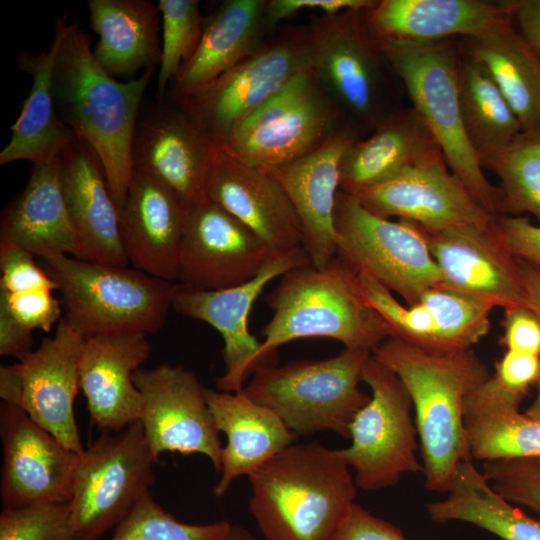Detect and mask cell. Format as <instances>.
<instances>
[{"mask_svg":"<svg viewBox=\"0 0 540 540\" xmlns=\"http://www.w3.org/2000/svg\"><path fill=\"white\" fill-rule=\"evenodd\" d=\"M188 210L166 186L134 169L119 207L123 247L135 269L153 277L178 280Z\"/></svg>","mask_w":540,"mask_h":540,"instance_id":"obj_26","label":"cell"},{"mask_svg":"<svg viewBox=\"0 0 540 540\" xmlns=\"http://www.w3.org/2000/svg\"><path fill=\"white\" fill-rule=\"evenodd\" d=\"M61 292L63 318L85 338L160 331L178 282L138 269L81 260L67 255L41 258Z\"/></svg>","mask_w":540,"mask_h":540,"instance_id":"obj_5","label":"cell"},{"mask_svg":"<svg viewBox=\"0 0 540 540\" xmlns=\"http://www.w3.org/2000/svg\"><path fill=\"white\" fill-rule=\"evenodd\" d=\"M513 0H377L367 21L384 41L421 45L483 38L513 23Z\"/></svg>","mask_w":540,"mask_h":540,"instance_id":"obj_25","label":"cell"},{"mask_svg":"<svg viewBox=\"0 0 540 540\" xmlns=\"http://www.w3.org/2000/svg\"><path fill=\"white\" fill-rule=\"evenodd\" d=\"M151 345L140 332L85 338L79 361L80 389L91 423L115 433L139 422L142 396L133 374L149 358Z\"/></svg>","mask_w":540,"mask_h":540,"instance_id":"obj_24","label":"cell"},{"mask_svg":"<svg viewBox=\"0 0 540 540\" xmlns=\"http://www.w3.org/2000/svg\"><path fill=\"white\" fill-rule=\"evenodd\" d=\"M267 0H227L204 20L200 42L171 83L174 101L195 95L254 53L270 35Z\"/></svg>","mask_w":540,"mask_h":540,"instance_id":"obj_30","label":"cell"},{"mask_svg":"<svg viewBox=\"0 0 540 540\" xmlns=\"http://www.w3.org/2000/svg\"><path fill=\"white\" fill-rule=\"evenodd\" d=\"M366 9L313 16V70L326 93L357 126L373 131L398 109L392 100L381 42Z\"/></svg>","mask_w":540,"mask_h":540,"instance_id":"obj_9","label":"cell"},{"mask_svg":"<svg viewBox=\"0 0 540 540\" xmlns=\"http://www.w3.org/2000/svg\"><path fill=\"white\" fill-rule=\"evenodd\" d=\"M221 540H256L245 528L233 525L229 533Z\"/></svg>","mask_w":540,"mask_h":540,"instance_id":"obj_54","label":"cell"},{"mask_svg":"<svg viewBox=\"0 0 540 540\" xmlns=\"http://www.w3.org/2000/svg\"><path fill=\"white\" fill-rule=\"evenodd\" d=\"M371 355L398 376L410 396L426 488L446 493L458 464L471 458L465 399L490 377L489 368L472 348L433 349L393 336Z\"/></svg>","mask_w":540,"mask_h":540,"instance_id":"obj_2","label":"cell"},{"mask_svg":"<svg viewBox=\"0 0 540 540\" xmlns=\"http://www.w3.org/2000/svg\"><path fill=\"white\" fill-rule=\"evenodd\" d=\"M162 21L161 62L157 74L158 101L200 42L204 20L198 0H160Z\"/></svg>","mask_w":540,"mask_h":540,"instance_id":"obj_40","label":"cell"},{"mask_svg":"<svg viewBox=\"0 0 540 540\" xmlns=\"http://www.w3.org/2000/svg\"><path fill=\"white\" fill-rule=\"evenodd\" d=\"M205 195L249 227L271 253L302 247L300 221L280 183L267 171L242 162L218 146Z\"/></svg>","mask_w":540,"mask_h":540,"instance_id":"obj_22","label":"cell"},{"mask_svg":"<svg viewBox=\"0 0 540 540\" xmlns=\"http://www.w3.org/2000/svg\"><path fill=\"white\" fill-rule=\"evenodd\" d=\"M26 249L0 241V291L18 293L31 290H57L56 282L38 266Z\"/></svg>","mask_w":540,"mask_h":540,"instance_id":"obj_44","label":"cell"},{"mask_svg":"<svg viewBox=\"0 0 540 540\" xmlns=\"http://www.w3.org/2000/svg\"><path fill=\"white\" fill-rule=\"evenodd\" d=\"M377 0H270L265 11V26L269 34L285 19L302 10L321 11L333 16L346 10L369 9Z\"/></svg>","mask_w":540,"mask_h":540,"instance_id":"obj_49","label":"cell"},{"mask_svg":"<svg viewBox=\"0 0 540 540\" xmlns=\"http://www.w3.org/2000/svg\"><path fill=\"white\" fill-rule=\"evenodd\" d=\"M513 24L540 60V0H513Z\"/></svg>","mask_w":540,"mask_h":540,"instance_id":"obj_52","label":"cell"},{"mask_svg":"<svg viewBox=\"0 0 540 540\" xmlns=\"http://www.w3.org/2000/svg\"><path fill=\"white\" fill-rule=\"evenodd\" d=\"M3 509L69 503L79 456L20 407L1 402Z\"/></svg>","mask_w":540,"mask_h":540,"instance_id":"obj_17","label":"cell"},{"mask_svg":"<svg viewBox=\"0 0 540 540\" xmlns=\"http://www.w3.org/2000/svg\"><path fill=\"white\" fill-rule=\"evenodd\" d=\"M265 301L273 315L262 330L261 367L274 364L278 347L301 338H330L372 353L390 336L364 297L357 271L338 256L323 268L308 264L283 274Z\"/></svg>","mask_w":540,"mask_h":540,"instance_id":"obj_4","label":"cell"},{"mask_svg":"<svg viewBox=\"0 0 540 540\" xmlns=\"http://www.w3.org/2000/svg\"><path fill=\"white\" fill-rule=\"evenodd\" d=\"M133 381L142 396L139 422L153 457L163 452L201 454L221 470L222 445L198 376L182 365L139 368Z\"/></svg>","mask_w":540,"mask_h":540,"instance_id":"obj_15","label":"cell"},{"mask_svg":"<svg viewBox=\"0 0 540 540\" xmlns=\"http://www.w3.org/2000/svg\"><path fill=\"white\" fill-rule=\"evenodd\" d=\"M332 540H408L394 524L353 503Z\"/></svg>","mask_w":540,"mask_h":540,"instance_id":"obj_46","label":"cell"},{"mask_svg":"<svg viewBox=\"0 0 540 540\" xmlns=\"http://www.w3.org/2000/svg\"><path fill=\"white\" fill-rule=\"evenodd\" d=\"M67 210L80 244L78 259L128 265L119 207L95 152L77 136L57 158Z\"/></svg>","mask_w":540,"mask_h":540,"instance_id":"obj_27","label":"cell"},{"mask_svg":"<svg viewBox=\"0 0 540 540\" xmlns=\"http://www.w3.org/2000/svg\"><path fill=\"white\" fill-rule=\"evenodd\" d=\"M314 62L311 25L285 26L207 88L174 102L223 147L242 122Z\"/></svg>","mask_w":540,"mask_h":540,"instance_id":"obj_8","label":"cell"},{"mask_svg":"<svg viewBox=\"0 0 540 540\" xmlns=\"http://www.w3.org/2000/svg\"><path fill=\"white\" fill-rule=\"evenodd\" d=\"M57 50L50 47L38 54L19 52V70L32 76L33 84L21 113L11 126V138L0 152V165L27 160L33 164L54 162L76 135L60 119L53 93V67Z\"/></svg>","mask_w":540,"mask_h":540,"instance_id":"obj_34","label":"cell"},{"mask_svg":"<svg viewBox=\"0 0 540 540\" xmlns=\"http://www.w3.org/2000/svg\"><path fill=\"white\" fill-rule=\"evenodd\" d=\"M311 264L303 247L274 253L251 280L219 290H192L180 285L172 307L186 317L215 328L224 341V373L216 379L217 390L238 392L260 364L257 355L261 342L250 333V311L269 282L288 271Z\"/></svg>","mask_w":540,"mask_h":540,"instance_id":"obj_16","label":"cell"},{"mask_svg":"<svg viewBox=\"0 0 540 540\" xmlns=\"http://www.w3.org/2000/svg\"><path fill=\"white\" fill-rule=\"evenodd\" d=\"M350 195L377 216L396 217L428 229L460 225L491 228L496 224V217L475 200L445 159Z\"/></svg>","mask_w":540,"mask_h":540,"instance_id":"obj_21","label":"cell"},{"mask_svg":"<svg viewBox=\"0 0 540 540\" xmlns=\"http://www.w3.org/2000/svg\"><path fill=\"white\" fill-rule=\"evenodd\" d=\"M53 67L56 110L65 125L95 152L118 207L132 175L131 145L140 105L155 68L120 82L94 57L89 35L65 15L56 19Z\"/></svg>","mask_w":540,"mask_h":540,"instance_id":"obj_1","label":"cell"},{"mask_svg":"<svg viewBox=\"0 0 540 540\" xmlns=\"http://www.w3.org/2000/svg\"><path fill=\"white\" fill-rule=\"evenodd\" d=\"M458 86L464 128L483 168L485 162L512 143L522 127L486 69L462 48Z\"/></svg>","mask_w":540,"mask_h":540,"instance_id":"obj_37","label":"cell"},{"mask_svg":"<svg viewBox=\"0 0 540 540\" xmlns=\"http://www.w3.org/2000/svg\"><path fill=\"white\" fill-rule=\"evenodd\" d=\"M0 302L28 329L50 332L62 318V304L53 291L39 289L18 293L0 291Z\"/></svg>","mask_w":540,"mask_h":540,"instance_id":"obj_45","label":"cell"},{"mask_svg":"<svg viewBox=\"0 0 540 540\" xmlns=\"http://www.w3.org/2000/svg\"><path fill=\"white\" fill-rule=\"evenodd\" d=\"M348 125L347 116L311 69L251 114L220 148L267 169L310 154Z\"/></svg>","mask_w":540,"mask_h":540,"instance_id":"obj_11","label":"cell"},{"mask_svg":"<svg viewBox=\"0 0 540 540\" xmlns=\"http://www.w3.org/2000/svg\"><path fill=\"white\" fill-rule=\"evenodd\" d=\"M500 344L506 351L540 356V320L528 307L504 310Z\"/></svg>","mask_w":540,"mask_h":540,"instance_id":"obj_48","label":"cell"},{"mask_svg":"<svg viewBox=\"0 0 540 540\" xmlns=\"http://www.w3.org/2000/svg\"><path fill=\"white\" fill-rule=\"evenodd\" d=\"M357 139L356 128L348 125L310 154L263 169L287 194L300 221L302 247L317 268L326 267L337 256L334 209L340 190V164Z\"/></svg>","mask_w":540,"mask_h":540,"instance_id":"obj_23","label":"cell"},{"mask_svg":"<svg viewBox=\"0 0 540 540\" xmlns=\"http://www.w3.org/2000/svg\"><path fill=\"white\" fill-rule=\"evenodd\" d=\"M461 48L489 73L522 130L540 128V60L514 24L483 38H463Z\"/></svg>","mask_w":540,"mask_h":540,"instance_id":"obj_36","label":"cell"},{"mask_svg":"<svg viewBox=\"0 0 540 540\" xmlns=\"http://www.w3.org/2000/svg\"><path fill=\"white\" fill-rule=\"evenodd\" d=\"M441 159L442 150L417 110L398 108L369 137L347 148L340 164V190L351 194Z\"/></svg>","mask_w":540,"mask_h":540,"instance_id":"obj_28","label":"cell"},{"mask_svg":"<svg viewBox=\"0 0 540 540\" xmlns=\"http://www.w3.org/2000/svg\"><path fill=\"white\" fill-rule=\"evenodd\" d=\"M418 302L431 313L442 350L472 348L489 333L494 307L484 301L437 286Z\"/></svg>","mask_w":540,"mask_h":540,"instance_id":"obj_39","label":"cell"},{"mask_svg":"<svg viewBox=\"0 0 540 540\" xmlns=\"http://www.w3.org/2000/svg\"><path fill=\"white\" fill-rule=\"evenodd\" d=\"M522 279L527 296L528 308L540 320V271L519 259Z\"/></svg>","mask_w":540,"mask_h":540,"instance_id":"obj_53","label":"cell"},{"mask_svg":"<svg viewBox=\"0 0 540 540\" xmlns=\"http://www.w3.org/2000/svg\"><path fill=\"white\" fill-rule=\"evenodd\" d=\"M498 231L512 255L540 271V226L523 216L497 215Z\"/></svg>","mask_w":540,"mask_h":540,"instance_id":"obj_47","label":"cell"},{"mask_svg":"<svg viewBox=\"0 0 540 540\" xmlns=\"http://www.w3.org/2000/svg\"><path fill=\"white\" fill-rule=\"evenodd\" d=\"M32 330L18 322L0 302V355L23 359L32 351Z\"/></svg>","mask_w":540,"mask_h":540,"instance_id":"obj_51","label":"cell"},{"mask_svg":"<svg viewBox=\"0 0 540 540\" xmlns=\"http://www.w3.org/2000/svg\"><path fill=\"white\" fill-rule=\"evenodd\" d=\"M337 256L357 272L373 277L407 305L441 285V274L421 228L414 222L377 216L352 195L336 196Z\"/></svg>","mask_w":540,"mask_h":540,"instance_id":"obj_13","label":"cell"},{"mask_svg":"<svg viewBox=\"0 0 540 540\" xmlns=\"http://www.w3.org/2000/svg\"><path fill=\"white\" fill-rule=\"evenodd\" d=\"M0 241L14 243L34 256H80L57 160L33 164L25 188L3 209Z\"/></svg>","mask_w":540,"mask_h":540,"instance_id":"obj_31","label":"cell"},{"mask_svg":"<svg viewBox=\"0 0 540 540\" xmlns=\"http://www.w3.org/2000/svg\"><path fill=\"white\" fill-rule=\"evenodd\" d=\"M257 540V539H256Z\"/></svg>","mask_w":540,"mask_h":540,"instance_id":"obj_56","label":"cell"},{"mask_svg":"<svg viewBox=\"0 0 540 540\" xmlns=\"http://www.w3.org/2000/svg\"><path fill=\"white\" fill-rule=\"evenodd\" d=\"M247 477L266 540H332L358 489L335 449L317 441L291 444Z\"/></svg>","mask_w":540,"mask_h":540,"instance_id":"obj_3","label":"cell"},{"mask_svg":"<svg viewBox=\"0 0 540 540\" xmlns=\"http://www.w3.org/2000/svg\"><path fill=\"white\" fill-rule=\"evenodd\" d=\"M484 168L500 179L497 215L529 213L540 222V128L522 130Z\"/></svg>","mask_w":540,"mask_h":540,"instance_id":"obj_38","label":"cell"},{"mask_svg":"<svg viewBox=\"0 0 540 540\" xmlns=\"http://www.w3.org/2000/svg\"><path fill=\"white\" fill-rule=\"evenodd\" d=\"M419 227L439 268L441 287L494 308L528 307L518 260L507 248L496 224L491 228Z\"/></svg>","mask_w":540,"mask_h":540,"instance_id":"obj_18","label":"cell"},{"mask_svg":"<svg viewBox=\"0 0 540 540\" xmlns=\"http://www.w3.org/2000/svg\"><path fill=\"white\" fill-rule=\"evenodd\" d=\"M482 473L502 497L540 518V456L486 461Z\"/></svg>","mask_w":540,"mask_h":540,"instance_id":"obj_43","label":"cell"},{"mask_svg":"<svg viewBox=\"0 0 540 540\" xmlns=\"http://www.w3.org/2000/svg\"><path fill=\"white\" fill-rule=\"evenodd\" d=\"M233 524H188L177 520L147 494L116 526L111 540H221Z\"/></svg>","mask_w":540,"mask_h":540,"instance_id":"obj_41","label":"cell"},{"mask_svg":"<svg viewBox=\"0 0 540 540\" xmlns=\"http://www.w3.org/2000/svg\"><path fill=\"white\" fill-rule=\"evenodd\" d=\"M536 389V395L534 397V400L531 402V404L528 406V408L525 410V413L534 417L540 419V377L534 386Z\"/></svg>","mask_w":540,"mask_h":540,"instance_id":"obj_55","label":"cell"},{"mask_svg":"<svg viewBox=\"0 0 540 540\" xmlns=\"http://www.w3.org/2000/svg\"><path fill=\"white\" fill-rule=\"evenodd\" d=\"M153 457L140 422L101 433L79 456L70 520L80 540H97L150 493Z\"/></svg>","mask_w":540,"mask_h":540,"instance_id":"obj_12","label":"cell"},{"mask_svg":"<svg viewBox=\"0 0 540 540\" xmlns=\"http://www.w3.org/2000/svg\"><path fill=\"white\" fill-rule=\"evenodd\" d=\"M216 145L178 105L139 116L131 145L132 167L166 186L188 212L205 198Z\"/></svg>","mask_w":540,"mask_h":540,"instance_id":"obj_20","label":"cell"},{"mask_svg":"<svg viewBox=\"0 0 540 540\" xmlns=\"http://www.w3.org/2000/svg\"><path fill=\"white\" fill-rule=\"evenodd\" d=\"M525 397L493 374L466 397L463 422L471 458L540 456V419L519 411Z\"/></svg>","mask_w":540,"mask_h":540,"instance_id":"obj_32","label":"cell"},{"mask_svg":"<svg viewBox=\"0 0 540 540\" xmlns=\"http://www.w3.org/2000/svg\"><path fill=\"white\" fill-rule=\"evenodd\" d=\"M206 400L227 443L221 451L220 478L213 488L223 497L233 481L248 476L271 457L296 443L298 436L271 409L249 398L244 390L206 388Z\"/></svg>","mask_w":540,"mask_h":540,"instance_id":"obj_29","label":"cell"},{"mask_svg":"<svg viewBox=\"0 0 540 540\" xmlns=\"http://www.w3.org/2000/svg\"><path fill=\"white\" fill-rule=\"evenodd\" d=\"M85 337L63 317L52 337L17 363L0 367V398L20 407L67 448L84 447L74 414L80 389L79 361Z\"/></svg>","mask_w":540,"mask_h":540,"instance_id":"obj_14","label":"cell"},{"mask_svg":"<svg viewBox=\"0 0 540 540\" xmlns=\"http://www.w3.org/2000/svg\"><path fill=\"white\" fill-rule=\"evenodd\" d=\"M446 493L445 499L426 505L432 521L466 522L502 540H540V520L496 492L472 458L458 464Z\"/></svg>","mask_w":540,"mask_h":540,"instance_id":"obj_35","label":"cell"},{"mask_svg":"<svg viewBox=\"0 0 540 540\" xmlns=\"http://www.w3.org/2000/svg\"><path fill=\"white\" fill-rule=\"evenodd\" d=\"M493 375L511 390L527 396L540 377V356L505 351Z\"/></svg>","mask_w":540,"mask_h":540,"instance_id":"obj_50","label":"cell"},{"mask_svg":"<svg viewBox=\"0 0 540 540\" xmlns=\"http://www.w3.org/2000/svg\"><path fill=\"white\" fill-rule=\"evenodd\" d=\"M90 25L99 36L93 54L112 77L134 76L161 62V14L149 0H89Z\"/></svg>","mask_w":540,"mask_h":540,"instance_id":"obj_33","label":"cell"},{"mask_svg":"<svg viewBox=\"0 0 540 540\" xmlns=\"http://www.w3.org/2000/svg\"><path fill=\"white\" fill-rule=\"evenodd\" d=\"M379 40L413 107L437 140L447 166L475 200L496 217L499 190L484 175L462 120L458 86L461 46L454 39L421 45Z\"/></svg>","mask_w":540,"mask_h":540,"instance_id":"obj_7","label":"cell"},{"mask_svg":"<svg viewBox=\"0 0 540 540\" xmlns=\"http://www.w3.org/2000/svg\"><path fill=\"white\" fill-rule=\"evenodd\" d=\"M362 382L371 390L370 399L350 425V445L335 452L354 470L357 488L373 491L396 485L405 474L423 473V464L417 456L412 402L402 381L371 355Z\"/></svg>","mask_w":540,"mask_h":540,"instance_id":"obj_10","label":"cell"},{"mask_svg":"<svg viewBox=\"0 0 540 540\" xmlns=\"http://www.w3.org/2000/svg\"><path fill=\"white\" fill-rule=\"evenodd\" d=\"M371 352L344 348L322 360L258 368L244 392L274 411L297 436L332 431L349 438L350 425L370 399L359 388Z\"/></svg>","mask_w":540,"mask_h":540,"instance_id":"obj_6","label":"cell"},{"mask_svg":"<svg viewBox=\"0 0 540 540\" xmlns=\"http://www.w3.org/2000/svg\"><path fill=\"white\" fill-rule=\"evenodd\" d=\"M273 253L245 224L205 198L187 215L178 283L219 290L254 278Z\"/></svg>","mask_w":540,"mask_h":540,"instance_id":"obj_19","label":"cell"},{"mask_svg":"<svg viewBox=\"0 0 540 540\" xmlns=\"http://www.w3.org/2000/svg\"><path fill=\"white\" fill-rule=\"evenodd\" d=\"M0 540H80L68 503H39L2 509Z\"/></svg>","mask_w":540,"mask_h":540,"instance_id":"obj_42","label":"cell"}]
</instances>
